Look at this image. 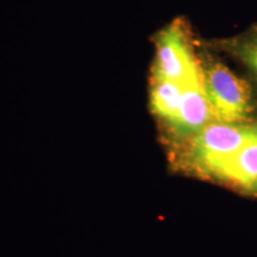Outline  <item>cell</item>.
I'll list each match as a JSON object with an SVG mask.
<instances>
[{"label": "cell", "mask_w": 257, "mask_h": 257, "mask_svg": "<svg viewBox=\"0 0 257 257\" xmlns=\"http://www.w3.org/2000/svg\"><path fill=\"white\" fill-rule=\"evenodd\" d=\"M257 135V123L214 121L189 138L184 157L200 174L213 176L223 163Z\"/></svg>", "instance_id": "cell-1"}, {"label": "cell", "mask_w": 257, "mask_h": 257, "mask_svg": "<svg viewBox=\"0 0 257 257\" xmlns=\"http://www.w3.org/2000/svg\"><path fill=\"white\" fill-rule=\"evenodd\" d=\"M202 77L215 120L246 123L253 111L252 93L248 83L220 63L205 66Z\"/></svg>", "instance_id": "cell-2"}, {"label": "cell", "mask_w": 257, "mask_h": 257, "mask_svg": "<svg viewBox=\"0 0 257 257\" xmlns=\"http://www.w3.org/2000/svg\"><path fill=\"white\" fill-rule=\"evenodd\" d=\"M154 76L183 87L203 85L202 69L193 57L183 20L176 19L157 37Z\"/></svg>", "instance_id": "cell-3"}, {"label": "cell", "mask_w": 257, "mask_h": 257, "mask_svg": "<svg viewBox=\"0 0 257 257\" xmlns=\"http://www.w3.org/2000/svg\"><path fill=\"white\" fill-rule=\"evenodd\" d=\"M215 116L203 85L186 87L180 107L170 127L176 138H191L214 122Z\"/></svg>", "instance_id": "cell-4"}, {"label": "cell", "mask_w": 257, "mask_h": 257, "mask_svg": "<svg viewBox=\"0 0 257 257\" xmlns=\"http://www.w3.org/2000/svg\"><path fill=\"white\" fill-rule=\"evenodd\" d=\"M213 177L244 193L257 194V135L223 163Z\"/></svg>", "instance_id": "cell-5"}, {"label": "cell", "mask_w": 257, "mask_h": 257, "mask_svg": "<svg viewBox=\"0 0 257 257\" xmlns=\"http://www.w3.org/2000/svg\"><path fill=\"white\" fill-rule=\"evenodd\" d=\"M185 87L178 83L154 76L152 106L158 116L171 124L177 114Z\"/></svg>", "instance_id": "cell-6"}, {"label": "cell", "mask_w": 257, "mask_h": 257, "mask_svg": "<svg viewBox=\"0 0 257 257\" xmlns=\"http://www.w3.org/2000/svg\"><path fill=\"white\" fill-rule=\"evenodd\" d=\"M232 51L257 77V26L232 42Z\"/></svg>", "instance_id": "cell-7"}]
</instances>
